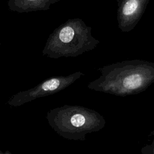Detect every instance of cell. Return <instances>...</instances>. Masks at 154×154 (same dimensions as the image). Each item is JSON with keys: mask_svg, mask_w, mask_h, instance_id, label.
I'll list each match as a JSON object with an SVG mask.
<instances>
[{"mask_svg": "<svg viewBox=\"0 0 154 154\" xmlns=\"http://www.w3.org/2000/svg\"><path fill=\"white\" fill-rule=\"evenodd\" d=\"M0 154H11V152H10L8 150H7L5 153H4V152H2L0 150Z\"/></svg>", "mask_w": 154, "mask_h": 154, "instance_id": "8", "label": "cell"}, {"mask_svg": "<svg viewBox=\"0 0 154 154\" xmlns=\"http://www.w3.org/2000/svg\"><path fill=\"white\" fill-rule=\"evenodd\" d=\"M1 42H0V46H1Z\"/></svg>", "mask_w": 154, "mask_h": 154, "instance_id": "9", "label": "cell"}, {"mask_svg": "<svg viewBox=\"0 0 154 154\" xmlns=\"http://www.w3.org/2000/svg\"><path fill=\"white\" fill-rule=\"evenodd\" d=\"M49 125L59 135L71 140L84 141L87 134L97 132L106 124L96 111L79 105H64L47 112Z\"/></svg>", "mask_w": 154, "mask_h": 154, "instance_id": "3", "label": "cell"}, {"mask_svg": "<svg viewBox=\"0 0 154 154\" xmlns=\"http://www.w3.org/2000/svg\"><path fill=\"white\" fill-rule=\"evenodd\" d=\"M153 136V139L152 141V143L151 145V154H154V130L151 133V135Z\"/></svg>", "mask_w": 154, "mask_h": 154, "instance_id": "7", "label": "cell"}, {"mask_svg": "<svg viewBox=\"0 0 154 154\" xmlns=\"http://www.w3.org/2000/svg\"><path fill=\"white\" fill-rule=\"evenodd\" d=\"M150 0H123L118 5V27L123 32L132 30L141 19Z\"/></svg>", "mask_w": 154, "mask_h": 154, "instance_id": "5", "label": "cell"}, {"mask_svg": "<svg viewBox=\"0 0 154 154\" xmlns=\"http://www.w3.org/2000/svg\"><path fill=\"white\" fill-rule=\"evenodd\" d=\"M84 75L82 72L78 71L65 76L51 77L33 88L14 94L7 103L11 106H19L36 99L57 93L66 88Z\"/></svg>", "mask_w": 154, "mask_h": 154, "instance_id": "4", "label": "cell"}, {"mask_svg": "<svg viewBox=\"0 0 154 154\" xmlns=\"http://www.w3.org/2000/svg\"><path fill=\"white\" fill-rule=\"evenodd\" d=\"M60 0H8L7 5L12 11L19 13L45 11Z\"/></svg>", "mask_w": 154, "mask_h": 154, "instance_id": "6", "label": "cell"}, {"mask_svg": "<svg viewBox=\"0 0 154 154\" xmlns=\"http://www.w3.org/2000/svg\"><path fill=\"white\" fill-rule=\"evenodd\" d=\"M100 75L87 88L117 96L139 94L154 82V63L135 59L124 60L98 69Z\"/></svg>", "mask_w": 154, "mask_h": 154, "instance_id": "1", "label": "cell"}, {"mask_svg": "<svg viewBox=\"0 0 154 154\" xmlns=\"http://www.w3.org/2000/svg\"><path fill=\"white\" fill-rule=\"evenodd\" d=\"M100 41L91 34V27L80 18L69 19L48 38L42 54L49 58L76 57L95 49Z\"/></svg>", "mask_w": 154, "mask_h": 154, "instance_id": "2", "label": "cell"}]
</instances>
